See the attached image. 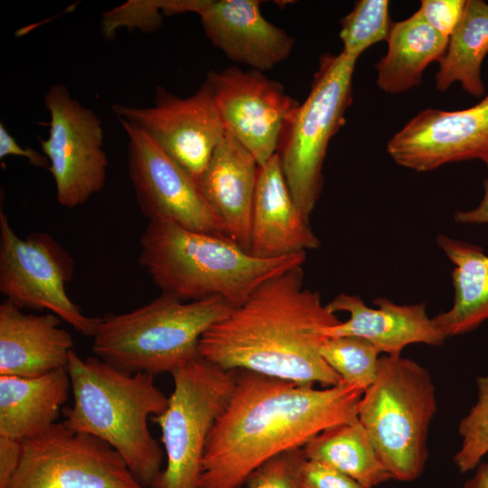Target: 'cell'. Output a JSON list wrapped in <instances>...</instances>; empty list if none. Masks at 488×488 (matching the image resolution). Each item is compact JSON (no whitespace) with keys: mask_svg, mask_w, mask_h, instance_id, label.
<instances>
[{"mask_svg":"<svg viewBox=\"0 0 488 488\" xmlns=\"http://www.w3.org/2000/svg\"><path fill=\"white\" fill-rule=\"evenodd\" d=\"M236 371L232 395L206 441L198 488H241L268 459L358 419V386L342 381L315 389Z\"/></svg>","mask_w":488,"mask_h":488,"instance_id":"6da1fadb","label":"cell"},{"mask_svg":"<svg viewBox=\"0 0 488 488\" xmlns=\"http://www.w3.org/2000/svg\"><path fill=\"white\" fill-rule=\"evenodd\" d=\"M342 321L304 287L303 266L270 278L199 343L200 355L225 370H248L299 385L342 382L320 349L324 331Z\"/></svg>","mask_w":488,"mask_h":488,"instance_id":"7a4b0ae2","label":"cell"},{"mask_svg":"<svg viewBox=\"0 0 488 488\" xmlns=\"http://www.w3.org/2000/svg\"><path fill=\"white\" fill-rule=\"evenodd\" d=\"M66 369L73 403L63 408L62 421L108 444L135 479L151 488L162 471L164 452L152 436L148 420L168 405L155 376L126 372L96 356L82 359L73 350Z\"/></svg>","mask_w":488,"mask_h":488,"instance_id":"3957f363","label":"cell"},{"mask_svg":"<svg viewBox=\"0 0 488 488\" xmlns=\"http://www.w3.org/2000/svg\"><path fill=\"white\" fill-rule=\"evenodd\" d=\"M139 263L162 294L183 301L221 297L234 308L262 284L302 267L306 253L258 258L229 239L162 220L148 221Z\"/></svg>","mask_w":488,"mask_h":488,"instance_id":"277c9868","label":"cell"},{"mask_svg":"<svg viewBox=\"0 0 488 488\" xmlns=\"http://www.w3.org/2000/svg\"><path fill=\"white\" fill-rule=\"evenodd\" d=\"M233 309L218 296L183 301L161 294L133 311L99 317L92 352L126 372L171 373L200 356L202 334Z\"/></svg>","mask_w":488,"mask_h":488,"instance_id":"5b68a950","label":"cell"},{"mask_svg":"<svg viewBox=\"0 0 488 488\" xmlns=\"http://www.w3.org/2000/svg\"><path fill=\"white\" fill-rule=\"evenodd\" d=\"M436 412V390L426 368L400 355L380 357L377 377L359 402L358 420L392 479L412 482L422 474Z\"/></svg>","mask_w":488,"mask_h":488,"instance_id":"8992f818","label":"cell"},{"mask_svg":"<svg viewBox=\"0 0 488 488\" xmlns=\"http://www.w3.org/2000/svg\"><path fill=\"white\" fill-rule=\"evenodd\" d=\"M357 60L343 52L321 56L310 92L297 108L277 151L292 196L307 220L322 192L329 142L344 124L352 101Z\"/></svg>","mask_w":488,"mask_h":488,"instance_id":"52a82bcc","label":"cell"},{"mask_svg":"<svg viewBox=\"0 0 488 488\" xmlns=\"http://www.w3.org/2000/svg\"><path fill=\"white\" fill-rule=\"evenodd\" d=\"M236 374L201 355L171 372L167 408L151 418L160 427L166 457L151 488H198L206 441L230 401Z\"/></svg>","mask_w":488,"mask_h":488,"instance_id":"ba28073f","label":"cell"},{"mask_svg":"<svg viewBox=\"0 0 488 488\" xmlns=\"http://www.w3.org/2000/svg\"><path fill=\"white\" fill-rule=\"evenodd\" d=\"M74 263L51 236L15 234L0 211V291L21 309H46L78 333L92 337L99 317H89L69 297L65 285Z\"/></svg>","mask_w":488,"mask_h":488,"instance_id":"9c48e42d","label":"cell"},{"mask_svg":"<svg viewBox=\"0 0 488 488\" xmlns=\"http://www.w3.org/2000/svg\"><path fill=\"white\" fill-rule=\"evenodd\" d=\"M6 488L145 487L108 444L61 421L22 442L21 461Z\"/></svg>","mask_w":488,"mask_h":488,"instance_id":"30bf717a","label":"cell"},{"mask_svg":"<svg viewBox=\"0 0 488 488\" xmlns=\"http://www.w3.org/2000/svg\"><path fill=\"white\" fill-rule=\"evenodd\" d=\"M44 101L51 122L41 148L50 163L58 202L73 208L100 192L106 183L108 158L101 121L61 83L49 89Z\"/></svg>","mask_w":488,"mask_h":488,"instance_id":"8fae6325","label":"cell"},{"mask_svg":"<svg viewBox=\"0 0 488 488\" xmlns=\"http://www.w3.org/2000/svg\"><path fill=\"white\" fill-rule=\"evenodd\" d=\"M119 121L128 136L129 177L140 210L148 221H167L190 230L229 239L198 182L145 133Z\"/></svg>","mask_w":488,"mask_h":488,"instance_id":"7c38bea8","label":"cell"},{"mask_svg":"<svg viewBox=\"0 0 488 488\" xmlns=\"http://www.w3.org/2000/svg\"><path fill=\"white\" fill-rule=\"evenodd\" d=\"M225 131L260 165L277 154L300 103L264 72L236 66L211 70L206 80Z\"/></svg>","mask_w":488,"mask_h":488,"instance_id":"4fadbf2b","label":"cell"},{"mask_svg":"<svg viewBox=\"0 0 488 488\" xmlns=\"http://www.w3.org/2000/svg\"><path fill=\"white\" fill-rule=\"evenodd\" d=\"M111 109L118 120L150 136L197 182L226 132L206 80L186 98L157 87L151 107L114 104Z\"/></svg>","mask_w":488,"mask_h":488,"instance_id":"5bb4252c","label":"cell"},{"mask_svg":"<svg viewBox=\"0 0 488 488\" xmlns=\"http://www.w3.org/2000/svg\"><path fill=\"white\" fill-rule=\"evenodd\" d=\"M387 152L417 172L474 159L488 164V92L465 109L420 111L388 141Z\"/></svg>","mask_w":488,"mask_h":488,"instance_id":"9a60e30c","label":"cell"},{"mask_svg":"<svg viewBox=\"0 0 488 488\" xmlns=\"http://www.w3.org/2000/svg\"><path fill=\"white\" fill-rule=\"evenodd\" d=\"M258 0H202L197 14L211 44L229 59L264 72L286 60L295 39L267 21Z\"/></svg>","mask_w":488,"mask_h":488,"instance_id":"2e32d148","label":"cell"},{"mask_svg":"<svg viewBox=\"0 0 488 488\" xmlns=\"http://www.w3.org/2000/svg\"><path fill=\"white\" fill-rule=\"evenodd\" d=\"M320 240L292 196L277 154L258 165L249 252L277 258L315 249Z\"/></svg>","mask_w":488,"mask_h":488,"instance_id":"e0dca14e","label":"cell"},{"mask_svg":"<svg viewBox=\"0 0 488 488\" xmlns=\"http://www.w3.org/2000/svg\"><path fill=\"white\" fill-rule=\"evenodd\" d=\"M373 304L378 308L367 306L358 296L337 295L326 308L333 314L347 312L349 319L326 328L324 336L361 337L386 355H400L412 343L441 345L447 338L428 316L425 304L397 305L384 297Z\"/></svg>","mask_w":488,"mask_h":488,"instance_id":"ac0fdd59","label":"cell"},{"mask_svg":"<svg viewBox=\"0 0 488 488\" xmlns=\"http://www.w3.org/2000/svg\"><path fill=\"white\" fill-rule=\"evenodd\" d=\"M52 313L26 314L8 300L0 305V375L33 378L67 367L71 334Z\"/></svg>","mask_w":488,"mask_h":488,"instance_id":"d6986e66","label":"cell"},{"mask_svg":"<svg viewBox=\"0 0 488 488\" xmlns=\"http://www.w3.org/2000/svg\"><path fill=\"white\" fill-rule=\"evenodd\" d=\"M258 165L254 156L225 132L198 180L229 239L248 252Z\"/></svg>","mask_w":488,"mask_h":488,"instance_id":"ffe728a7","label":"cell"},{"mask_svg":"<svg viewBox=\"0 0 488 488\" xmlns=\"http://www.w3.org/2000/svg\"><path fill=\"white\" fill-rule=\"evenodd\" d=\"M71 392L66 368L25 378L0 375V436L23 442L49 430Z\"/></svg>","mask_w":488,"mask_h":488,"instance_id":"44dd1931","label":"cell"},{"mask_svg":"<svg viewBox=\"0 0 488 488\" xmlns=\"http://www.w3.org/2000/svg\"><path fill=\"white\" fill-rule=\"evenodd\" d=\"M436 242L455 265V297L452 307L433 320L446 337L472 332L488 321V256L476 245L446 235Z\"/></svg>","mask_w":488,"mask_h":488,"instance_id":"7402d4cb","label":"cell"},{"mask_svg":"<svg viewBox=\"0 0 488 488\" xmlns=\"http://www.w3.org/2000/svg\"><path fill=\"white\" fill-rule=\"evenodd\" d=\"M449 38L440 34L417 11L392 23L386 54L376 64L378 87L384 92H405L422 82L425 69L440 61Z\"/></svg>","mask_w":488,"mask_h":488,"instance_id":"603a6c76","label":"cell"},{"mask_svg":"<svg viewBox=\"0 0 488 488\" xmlns=\"http://www.w3.org/2000/svg\"><path fill=\"white\" fill-rule=\"evenodd\" d=\"M488 54V3L466 0L462 17L449 37L436 74L438 91L458 82L469 95L482 98L485 86L482 64Z\"/></svg>","mask_w":488,"mask_h":488,"instance_id":"cb8c5ba5","label":"cell"},{"mask_svg":"<svg viewBox=\"0 0 488 488\" xmlns=\"http://www.w3.org/2000/svg\"><path fill=\"white\" fill-rule=\"evenodd\" d=\"M302 449L305 459L328 465L367 488L392 480L358 419L324 430Z\"/></svg>","mask_w":488,"mask_h":488,"instance_id":"d4e9b609","label":"cell"},{"mask_svg":"<svg viewBox=\"0 0 488 488\" xmlns=\"http://www.w3.org/2000/svg\"><path fill=\"white\" fill-rule=\"evenodd\" d=\"M320 352L343 382L358 386L363 391L377 377L380 352L366 339L357 336L327 337Z\"/></svg>","mask_w":488,"mask_h":488,"instance_id":"484cf974","label":"cell"},{"mask_svg":"<svg viewBox=\"0 0 488 488\" xmlns=\"http://www.w3.org/2000/svg\"><path fill=\"white\" fill-rule=\"evenodd\" d=\"M388 0H360L341 20L343 52L358 59L371 45L386 41L392 23Z\"/></svg>","mask_w":488,"mask_h":488,"instance_id":"4316f807","label":"cell"},{"mask_svg":"<svg viewBox=\"0 0 488 488\" xmlns=\"http://www.w3.org/2000/svg\"><path fill=\"white\" fill-rule=\"evenodd\" d=\"M477 387V402L459 424L462 444L454 463L462 474L475 469L488 454V377H479Z\"/></svg>","mask_w":488,"mask_h":488,"instance_id":"83f0119b","label":"cell"},{"mask_svg":"<svg viewBox=\"0 0 488 488\" xmlns=\"http://www.w3.org/2000/svg\"><path fill=\"white\" fill-rule=\"evenodd\" d=\"M305 460L302 448L283 452L253 471L245 484L247 488H301Z\"/></svg>","mask_w":488,"mask_h":488,"instance_id":"f1b7e54d","label":"cell"},{"mask_svg":"<svg viewBox=\"0 0 488 488\" xmlns=\"http://www.w3.org/2000/svg\"><path fill=\"white\" fill-rule=\"evenodd\" d=\"M162 0L128 1L104 14L103 33L111 36L123 26L137 27L144 31H153L162 25Z\"/></svg>","mask_w":488,"mask_h":488,"instance_id":"f546056e","label":"cell"},{"mask_svg":"<svg viewBox=\"0 0 488 488\" xmlns=\"http://www.w3.org/2000/svg\"><path fill=\"white\" fill-rule=\"evenodd\" d=\"M466 0H422L418 10L426 23L449 38L458 24Z\"/></svg>","mask_w":488,"mask_h":488,"instance_id":"4dcf8cb0","label":"cell"},{"mask_svg":"<svg viewBox=\"0 0 488 488\" xmlns=\"http://www.w3.org/2000/svg\"><path fill=\"white\" fill-rule=\"evenodd\" d=\"M301 488H367L335 468L305 459L300 472Z\"/></svg>","mask_w":488,"mask_h":488,"instance_id":"1f68e13d","label":"cell"},{"mask_svg":"<svg viewBox=\"0 0 488 488\" xmlns=\"http://www.w3.org/2000/svg\"><path fill=\"white\" fill-rule=\"evenodd\" d=\"M22 456V442L0 436V488H6Z\"/></svg>","mask_w":488,"mask_h":488,"instance_id":"d6a6232c","label":"cell"},{"mask_svg":"<svg viewBox=\"0 0 488 488\" xmlns=\"http://www.w3.org/2000/svg\"><path fill=\"white\" fill-rule=\"evenodd\" d=\"M7 155H17L26 158L29 163L37 167H47L48 158L32 148L20 146L13 136L0 124V159ZM49 167V166H48Z\"/></svg>","mask_w":488,"mask_h":488,"instance_id":"836d02e7","label":"cell"},{"mask_svg":"<svg viewBox=\"0 0 488 488\" xmlns=\"http://www.w3.org/2000/svg\"><path fill=\"white\" fill-rule=\"evenodd\" d=\"M487 177L483 181V197L477 207L466 211H456L455 221L459 223H488V164Z\"/></svg>","mask_w":488,"mask_h":488,"instance_id":"e575fe53","label":"cell"},{"mask_svg":"<svg viewBox=\"0 0 488 488\" xmlns=\"http://www.w3.org/2000/svg\"><path fill=\"white\" fill-rule=\"evenodd\" d=\"M475 469L474 476L463 488H488V463H481Z\"/></svg>","mask_w":488,"mask_h":488,"instance_id":"d590c367","label":"cell"}]
</instances>
